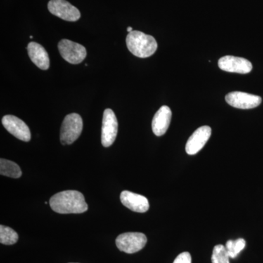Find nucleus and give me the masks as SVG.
I'll return each mask as SVG.
<instances>
[{"instance_id": "obj_12", "label": "nucleus", "mask_w": 263, "mask_h": 263, "mask_svg": "<svg viewBox=\"0 0 263 263\" xmlns=\"http://www.w3.org/2000/svg\"><path fill=\"white\" fill-rule=\"evenodd\" d=\"M120 199L123 205L133 212L145 213L149 209L148 199L143 195L129 191H123L121 193Z\"/></svg>"}, {"instance_id": "obj_19", "label": "nucleus", "mask_w": 263, "mask_h": 263, "mask_svg": "<svg viewBox=\"0 0 263 263\" xmlns=\"http://www.w3.org/2000/svg\"><path fill=\"white\" fill-rule=\"evenodd\" d=\"M174 263H192L191 254L187 252H182L175 259Z\"/></svg>"}, {"instance_id": "obj_20", "label": "nucleus", "mask_w": 263, "mask_h": 263, "mask_svg": "<svg viewBox=\"0 0 263 263\" xmlns=\"http://www.w3.org/2000/svg\"><path fill=\"white\" fill-rule=\"evenodd\" d=\"M127 30V32H129V33L131 32H133V28H132L131 27H128Z\"/></svg>"}, {"instance_id": "obj_17", "label": "nucleus", "mask_w": 263, "mask_h": 263, "mask_svg": "<svg viewBox=\"0 0 263 263\" xmlns=\"http://www.w3.org/2000/svg\"><path fill=\"white\" fill-rule=\"evenodd\" d=\"M245 240L243 238H238L235 240H228L226 243V248L230 258L234 259L245 249Z\"/></svg>"}, {"instance_id": "obj_10", "label": "nucleus", "mask_w": 263, "mask_h": 263, "mask_svg": "<svg viewBox=\"0 0 263 263\" xmlns=\"http://www.w3.org/2000/svg\"><path fill=\"white\" fill-rule=\"evenodd\" d=\"M221 70L236 72L239 74L249 73L252 70V65L249 60L241 57L226 56L221 57L218 62Z\"/></svg>"}, {"instance_id": "obj_1", "label": "nucleus", "mask_w": 263, "mask_h": 263, "mask_svg": "<svg viewBox=\"0 0 263 263\" xmlns=\"http://www.w3.org/2000/svg\"><path fill=\"white\" fill-rule=\"evenodd\" d=\"M50 206L59 214H81L88 210L84 195L76 190H67L53 195L50 199Z\"/></svg>"}, {"instance_id": "obj_2", "label": "nucleus", "mask_w": 263, "mask_h": 263, "mask_svg": "<svg viewBox=\"0 0 263 263\" xmlns=\"http://www.w3.org/2000/svg\"><path fill=\"white\" fill-rule=\"evenodd\" d=\"M126 43L129 51L139 58H147L153 55L157 49L155 37L140 31H133L127 34Z\"/></svg>"}, {"instance_id": "obj_8", "label": "nucleus", "mask_w": 263, "mask_h": 263, "mask_svg": "<svg viewBox=\"0 0 263 263\" xmlns=\"http://www.w3.org/2000/svg\"><path fill=\"white\" fill-rule=\"evenodd\" d=\"M226 100L232 107L239 109L254 108L262 103L260 97L241 91L229 93L226 95Z\"/></svg>"}, {"instance_id": "obj_14", "label": "nucleus", "mask_w": 263, "mask_h": 263, "mask_svg": "<svg viewBox=\"0 0 263 263\" xmlns=\"http://www.w3.org/2000/svg\"><path fill=\"white\" fill-rule=\"evenodd\" d=\"M29 58L37 67L43 70H48L50 67L49 57L47 51L39 43L31 42L27 46Z\"/></svg>"}, {"instance_id": "obj_5", "label": "nucleus", "mask_w": 263, "mask_h": 263, "mask_svg": "<svg viewBox=\"0 0 263 263\" xmlns=\"http://www.w3.org/2000/svg\"><path fill=\"white\" fill-rule=\"evenodd\" d=\"M58 48L62 58L73 65L81 63L86 57V50L84 46L69 40H62L59 43Z\"/></svg>"}, {"instance_id": "obj_11", "label": "nucleus", "mask_w": 263, "mask_h": 263, "mask_svg": "<svg viewBox=\"0 0 263 263\" xmlns=\"http://www.w3.org/2000/svg\"><path fill=\"white\" fill-rule=\"evenodd\" d=\"M212 135V128L202 126L196 129L189 138L186 145V152L188 155H194L203 148Z\"/></svg>"}, {"instance_id": "obj_9", "label": "nucleus", "mask_w": 263, "mask_h": 263, "mask_svg": "<svg viewBox=\"0 0 263 263\" xmlns=\"http://www.w3.org/2000/svg\"><path fill=\"white\" fill-rule=\"evenodd\" d=\"M3 126L10 134L24 142L31 139V133L28 126L22 119L15 116L6 115L2 119Z\"/></svg>"}, {"instance_id": "obj_6", "label": "nucleus", "mask_w": 263, "mask_h": 263, "mask_svg": "<svg viewBox=\"0 0 263 263\" xmlns=\"http://www.w3.org/2000/svg\"><path fill=\"white\" fill-rule=\"evenodd\" d=\"M48 8L52 14L67 22H76L81 18L79 9L66 0H51Z\"/></svg>"}, {"instance_id": "obj_15", "label": "nucleus", "mask_w": 263, "mask_h": 263, "mask_svg": "<svg viewBox=\"0 0 263 263\" xmlns=\"http://www.w3.org/2000/svg\"><path fill=\"white\" fill-rule=\"evenodd\" d=\"M0 174L13 179H18L22 176V172L18 164L12 161L2 158L0 160Z\"/></svg>"}, {"instance_id": "obj_16", "label": "nucleus", "mask_w": 263, "mask_h": 263, "mask_svg": "<svg viewBox=\"0 0 263 263\" xmlns=\"http://www.w3.org/2000/svg\"><path fill=\"white\" fill-rule=\"evenodd\" d=\"M18 240L16 232L9 227L0 226V242L5 245H13Z\"/></svg>"}, {"instance_id": "obj_7", "label": "nucleus", "mask_w": 263, "mask_h": 263, "mask_svg": "<svg viewBox=\"0 0 263 263\" xmlns=\"http://www.w3.org/2000/svg\"><path fill=\"white\" fill-rule=\"evenodd\" d=\"M118 133V121L111 109H105L103 114L102 126L101 142L103 146H111L115 141Z\"/></svg>"}, {"instance_id": "obj_3", "label": "nucleus", "mask_w": 263, "mask_h": 263, "mask_svg": "<svg viewBox=\"0 0 263 263\" xmlns=\"http://www.w3.org/2000/svg\"><path fill=\"white\" fill-rule=\"evenodd\" d=\"M83 129V120L78 114L66 116L60 131V141L63 145L74 143L81 136Z\"/></svg>"}, {"instance_id": "obj_18", "label": "nucleus", "mask_w": 263, "mask_h": 263, "mask_svg": "<svg viewBox=\"0 0 263 263\" xmlns=\"http://www.w3.org/2000/svg\"><path fill=\"white\" fill-rule=\"evenodd\" d=\"M230 256L224 246L219 245L213 249L212 263H230Z\"/></svg>"}, {"instance_id": "obj_13", "label": "nucleus", "mask_w": 263, "mask_h": 263, "mask_svg": "<svg viewBox=\"0 0 263 263\" xmlns=\"http://www.w3.org/2000/svg\"><path fill=\"white\" fill-rule=\"evenodd\" d=\"M172 112L169 107L164 105L159 109L152 120V130L157 136L165 134L171 124Z\"/></svg>"}, {"instance_id": "obj_4", "label": "nucleus", "mask_w": 263, "mask_h": 263, "mask_svg": "<svg viewBox=\"0 0 263 263\" xmlns=\"http://www.w3.org/2000/svg\"><path fill=\"white\" fill-rule=\"evenodd\" d=\"M146 243V236L141 233H123L119 235L116 240L118 249L127 254L139 252L144 248Z\"/></svg>"}]
</instances>
